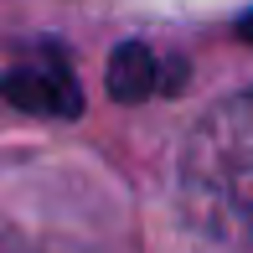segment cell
Wrapping results in <instances>:
<instances>
[{"mask_svg":"<svg viewBox=\"0 0 253 253\" xmlns=\"http://www.w3.org/2000/svg\"><path fill=\"white\" fill-rule=\"evenodd\" d=\"M155 83H160L155 57L145 52L140 42H124V47L114 52V62H109V93L119 103H140V98L155 93Z\"/></svg>","mask_w":253,"mask_h":253,"instance_id":"3957f363","label":"cell"},{"mask_svg":"<svg viewBox=\"0 0 253 253\" xmlns=\"http://www.w3.org/2000/svg\"><path fill=\"white\" fill-rule=\"evenodd\" d=\"M181 202L202 233L253 243V88L222 98L181 150Z\"/></svg>","mask_w":253,"mask_h":253,"instance_id":"6da1fadb","label":"cell"},{"mask_svg":"<svg viewBox=\"0 0 253 253\" xmlns=\"http://www.w3.org/2000/svg\"><path fill=\"white\" fill-rule=\"evenodd\" d=\"M0 93H5V103H16V109L52 114V119H73V114L83 109L73 73H67L62 57H52V52L31 57V62H21V67H10V73L0 78Z\"/></svg>","mask_w":253,"mask_h":253,"instance_id":"7a4b0ae2","label":"cell"},{"mask_svg":"<svg viewBox=\"0 0 253 253\" xmlns=\"http://www.w3.org/2000/svg\"><path fill=\"white\" fill-rule=\"evenodd\" d=\"M238 31H243V37H253V16H243V21H238Z\"/></svg>","mask_w":253,"mask_h":253,"instance_id":"277c9868","label":"cell"}]
</instances>
